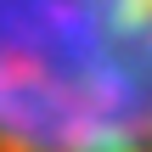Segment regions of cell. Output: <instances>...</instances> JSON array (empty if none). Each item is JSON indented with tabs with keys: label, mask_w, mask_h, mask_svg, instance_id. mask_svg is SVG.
<instances>
[{
	"label": "cell",
	"mask_w": 152,
	"mask_h": 152,
	"mask_svg": "<svg viewBox=\"0 0 152 152\" xmlns=\"http://www.w3.org/2000/svg\"><path fill=\"white\" fill-rule=\"evenodd\" d=\"M0 152H152V0H0Z\"/></svg>",
	"instance_id": "1"
}]
</instances>
